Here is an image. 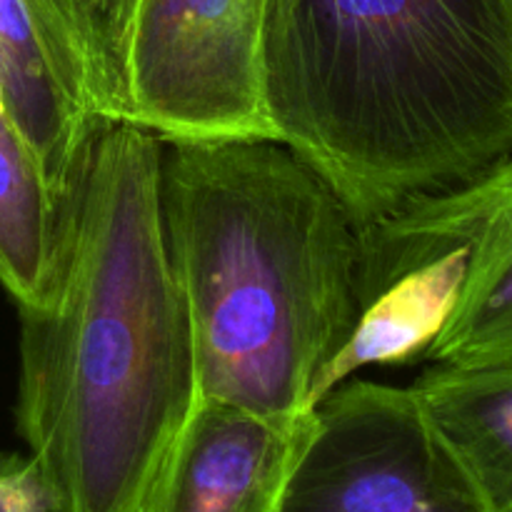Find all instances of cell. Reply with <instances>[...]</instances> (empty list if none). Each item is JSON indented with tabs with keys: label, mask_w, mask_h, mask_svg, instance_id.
<instances>
[{
	"label": "cell",
	"mask_w": 512,
	"mask_h": 512,
	"mask_svg": "<svg viewBox=\"0 0 512 512\" xmlns=\"http://www.w3.org/2000/svg\"><path fill=\"white\" fill-rule=\"evenodd\" d=\"M160 213L198 395L313 413L315 380L363 313V230L343 198L275 138L163 143Z\"/></svg>",
	"instance_id": "obj_3"
},
{
	"label": "cell",
	"mask_w": 512,
	"mask_h": 512,
	"mask_svg": "<svg viewBox=\"0 0 512 512\" xmlns=\"http://www.w3.org/2000/svg\"><path fill=\"white\" fill-rule=\"evenodd\" d=\"M410 388L493 510L512 512V363H430Z\"/></svg>",
	"instance_id": "obj_10"
},
{
	"label": "cell",
	"mask_w": 512,
	"mask_h": 512,
	"mask_svg": "<svg viewBox=\"0 0 512 512\" xmlns=\"http://www.w3.org/2000/svg\"><path fill=\"white\" fill-rule=\"evenodd\" d=\"M160 160L163 140L128 120L93 140L65 203L48 303L18 305L15 418L48 512H138L198 400Z\"/></svg>",
	"instance_id": "obj_1"
},
{
	"label": "cell",
	"mask_w": 512,
	"mask_h": 512,
	"mask_svg": "<svg viewBox=\"0 0 512 512\" xmlns=\"http://www.w3.org/2000/svg\"><path fill=\"white\" fill-rule=\"evenodd\" d=\"M65 203L45 183L33 153L0 110V283L18 305L50 298L63 245Z\"/></svg>",
	"instance_id": "obj_11"
},
{
	"label": "cell",
	"mask_w": 512,
	"mask_h": 512,
	"mask_svg": "<svg viewBox=\"0 0 512 512\" xmlns=\"http://www.w3.org/2000/svg\"><path fill=\"white\" fill-rule=\"evenodd\" d=\"M313 413L268 418L198 395L138 512H280Z\"/></svg>",
	"instance_id": "obj_8"
},
{
	"label": "cell",
	"mask_w": 512,
	"mask_h": 512,
	"mask_svg": "<svg viewBox=\"0 0 512 512\" xmlns=\"http://www.w3.org/2000/svg\"><path fill=\"white\" fill-rule=\"evenodd\" d=\"M455 243L468 248L463 283L423 360L468 368L512 363V158L465 188L363 230V305Z\"/></svg>",
	"instance_id": "obj_7"
},
{
	"label": "cell",
	"mask_w": 512,
	"mask_h": 512,
	"mask_svg": "<svg viewBox=\"0 0 512 512\" xmlns=\"http://www.w3.org/2000/svg\"><path fill=\"white\" fill-rule=\"evenodd\" d=\"M0 103L55 198L123 120L108 0H0Z\"/></svg>",
	"instance_id": "obj_6"
},
{
	"label": "cell",
	"mask_w": 512,
	"mask_h": 512,
	"mask_svg": "<svg viewBox=\"0 0 512 512\" xmlns=\"http://www.w3.org/2000/svg\"><path fill=\"white\" fill-rule=\"evenodd\" d=\"M280 512H495L413 388L350 378L313 410Z\"/></svg>",
	"instance_id": "obj_5"
},
{
	"label": "cell",
	"mask_w": 512,
	"mask_h": 512,
	"mask_svg": "<svg viewBox=\"0 0 512 512\" xmlns=\"http://www.w3.org/2000/svg\"><path fill=\"white\" fill-rule=\"evenodd\" d=\"M263 88L368 230L512 158V0H268Z\"/></svg>",
	"instance_id": "obj_2"
},
{
	"label": "cell",
	"mask_w": 512,
	"mask_h": 512,
	"mask_svg": "<svg viewBox=\"0 0 512 512\" xmlns=\"http://www.w3.org/2000/svg\"><path fill=\"white\" fill-rule=\"evenodd\" d=\"M123 120L163 143L275 138L265 113L268 0H108Z\"/></svg>",
	"instance_id": "obj_4"
},
{
	"label": "cell",
	"mask_w": 512,
	"mask_h": 512,
	"mask_svg": "<svg viewBox=\"0 0 512 512\" xmlns=\"http://www.w3.org/2000/svg\"><path fill=\"white\" fill-rule=\"evenodd\" d=\"M0 110H3V103H0Z\"/></svg>",
	"instance_id": "obj_13"
},
{
	"label": "cell",
	"mask_w": 512,
	"mask_h": 512,
	"mask_svg": "<svg viewBox=\"0 0 512 512\" xmlns=\"http://www.w3.org/2000/svg\"><path fill=\"white\" fill-rule=\"evenodd\" d=\"M465 258V243H455L375 293L363 305L353 335L315 380L313 408L365 365L423 360L458 298Z\"/></svg>",
	"instance_id": "obj_9"
},
{
	"label": "cell",
	"mask_w": 512,
	"mask_h": 512,
	"mask_svg": "<svg viewBox=\"0 0 512 512\" xmlns=\"http://www.w3.org/2000/svg\"><path fill=\"white\" fill-rule=\"evenodd\" d=\"M0 512H48L33 460L0 455Z\"/></svg>",
	"instance_id": "obj_12"
}]
</instances>
